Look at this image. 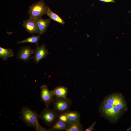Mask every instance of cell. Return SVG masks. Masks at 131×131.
I'll list each match as a JSON object with an SVG mask.
<instances>
[{
	"instance_id": "5",
	"label": "cell",
	"mask_w": 131,
	"mask_h": 131,
	"mask_svg": "<svg viewBox=\"0 0 131 131\" xmlns=\"http://www.w3.org/2000/svg\"><path fill=\"white\" fill-rule=\"evenodd\" d=\"M53 109L58 115L66 113L69 110L72 101L69 98L54 96L52 102Z\"/></svg>"
},
{
	"instance_id": "13",
	"label": "cell",
	"mask_w": 131,
	"mask_h": 131,
	"mask_svg": "<svg viewBox=\"0 0 131 131\" xmlns=\"http://www.w3.org/2000/svg\"><path fill=\"white\" fill-rule=\"evenodd\" d=\"M69 124L57 119L51 128L48 129V131H66Z\"/></svg>"
},
{
	"instance_id": "22",
	"label": "cell",
	"mask_w": 131,
	"mask_h": 131,
	"mask_svg": "<svg viewBox=\"0 0 131 131\" xmlns=\"http://www.w3.org/2000/svg\"><path fill=\"white\" fill-rule=\"evenodd\" d=\"M131 130V126L127 129V131H129L130 130Z\"/></svg>"
},
{
	"instance_id": "20",
	"label": "cell",
	"mask_w": 131,
	"mask_h": 131,
	"mask_svg": "<svg viewBox=\"0 0 131 131\" xmlns=\"http://www.w3.org/2000/svg\"><path fill=\"white\" fill-rule=\"evenodd\" d=\"M96 122H94L88 128L86 129L84 131H91L92 130H94L93 128L95 125Z\"/></svg>"
},
{
	"instance_id": "18",
	"label": "cell",
	"mask_w": 131,
	"mask_h": 131,
	"mask_svg": "<svg viewBox=\"0 0 131 131\" xmlns=\"http://www.w3.org/2000/svg\"><path fill=\"white\" fill-rule=\"evenodd\" d=\"M41 34L38 35H33L24 40L20 41L17 42V44L22 43H35L37 46H38V42L41 38Z\"/></svg>"
},
{
	"instance_id": "8",
	"label": "cell",
	"mask_w": 131,
	"mask_h": 131,
	"mask_svg": "<svg viewBox=\"0 0 131 131\" xmlns=\"http://www.w3.org/2000/svg\"><path fill=\"white\" fill-rule=\"evenodd\" d=\"M49 54L45 45L43 44L40 46H37L33 56L32 57L36 64H38L41 59L45 58Z\"/></svg>"
},
{
	"instance_id": "1",
	"label": "cell",
	"mask_w": 131,
	"mask_h": 131,
	"mask_svg": "<svg viewBox=\"0 0 131 131\" xmlns=\"http://www.w3.org/2000/svg\"><path fill=\"white\" fill-rule=\"evenodd\" d=\"M20 113L19 119L23 121L28 126L34 128L36 131H48V129L41 125L39 123V114L28 107L23 106Z\"/></svg>"
},
{
	"instance_id": "7",
	"label": "cell",
	"mask_w": 131,
	"mask_h": 131,
	"mask_svg": "<svg viewBox=\"0 0 131 131\" xmlns=\"http://www.w3.org/2000/svg\"><path fill=\"white\" fill-rule=\"evenodd\" d=\"M40 89V98L45 103L46 107L49 106L54 99V96L51 90H49L47 85H42Z\"/></svg>"
},
{
	"instance_id": "3",
	"label": "cell",
	"mask_w": 131,
	"mask_h": 131,
	"mask_svg": "<svg viewBox=\"0 0 131 131\" xmlns=\"http://www.w3.org/2000/svg\"><path fill=\"white\" fill-rule=\"evenodd\" d=\"M103 100L119 109L125 111L128 109L127 102L123 94L120 92H114L106 96Z\"/></svg>"
},
{
	"instance_id": "9",
	"label": "cell",
	"mask_w": 131,
	"mask_h": 131,
	"mask_svg": "<svg viewBox=\"0 0 131 131\" xmlns=\"http://www.w3.org/2000/svg\"><path fill=\"white\" fill-rule=\"evenodd\" d=\"M35 50L30 46H26L20 48L17 54L16 58L26 62L29 61L34 54Z\"/></svg>"
},
{
	"instance_id": "4",
	"label": "cell",
	"mask_w": 131,
	"mask_h": 131,
	"mask_svg": "<svg viewBox=\"0 0 131 131\" xmlns=\"http://www.w3.org/2000/svg\"><path fill=\"white\" fill-rule=\"evenodd\" d=\"M49 8L45 4L44 0H40L32 4L29 7L28 10L29 18L36 20L41 18L43 15L46 14Z\"/></svg>"
},
{
	"instance_id": "16",
	"label": "cell",
	"mask_w": 131,
	"mask_h": 131,
	"mask_svg": "<svg viewBox=\"0 0 131 131\" xmlns=\"http://www.w3.org/2000/svg\"><path fill=\"white\" fill-rule=\"evenodd\" d=\"M83 126L80 121L74 122L69 124L66 131H82Z\"/></svg>"
},
{
	"instance_id": "2",
	"label": "cell",
	"mask_w": 131,
	"mask_h": 131,
	"mask_svg": "<svg viewBox=\"0 0 131 131\" xmlns=\"http://www.w3.org/2000/svg\"><path fill=\"white\" fill-rule=\"evenodd\" d=\"M125 111L106 103L103 100L100 103L98 109L101 116L113 124L118 122Z\"/></svg>"
},
{
	"instance_id": "19",
	"label": "cell",
	"mask_w": 131,
	"mask_h": 131,
	"mask_svg": "<svg viewBox=\"0 0 131 131\" xmlns=\"http://www.w3.org/2000/svg\"><path fill=\"white\" fill-rule=\"evenodd\" d=\"M57 119L61 121L68 123L66 113L58 115Z\"/></svg>"
},
{
	"instance_id": "15",
	"label": "cell",
	"mask_w": 131,
	"mask_h": 131,
	"mask_svg": "<svg viewBox=\"0 0 131 131\" xmlns=\"http://www.w3.org/2000/svg\"><path fill=\"white\" fill-rule=\"evenodd\" d=\"M14 53L12 50L10 48H4L0 47V58L6 61L8 58L13 57Z\"/></svg>"
},
{
	"instance_id": "14",
	"label": "cell",
	"mask_w": 131,
	"mask_h": 131,
	"mask_svg": "<svg viewBox=\"0 0 131 131\" xmlns=\"http://www.w3.org/2000/svg\"><path fill=\"white\" fill-rule=\"evenodd\" d=\"M66 113L69 124L75 122L80 121L81 116L78 111L69 110Z\"/></svg>"
},
{
	"instance_id": "12",
	"label": "cell",
	"mask_w": 131,
	"mask_h": 131,
	"mask_svg": "<svg viewBox=\"0 0 131 131\" xmlns=\"http://www.w3.org/2000/svg\"><path fill=\"white\" fill-rule=\"evenodd\" d=\"M54 96L63 98H67L68 89L67 87L63 86H58L51 90Z\"/></svg>"
},
{
	"instance_id": "11",
	"label": "cell",
	"mask_w": 131,
	"mask_h": 131,
	"mask_svg": "<svg viewBox=\"0 0 131 131\" xmlns=\"http://www.w3.org/2000/svg\"><path fill=\"white\" fill-rule=\"evenodd\" d=\"M36 21L39 32V34H42L45 33L50 23V19H44L41 18L37 19Z\"/></svg>"
},
{
	"instance_id": "17",
	"label": "cell",
	"mask_w": 131,
	"mask_h": 131,
	"mask_svg": "<svg viewBox=\"0 0 131 131\" xmlns=\"http://www.w3.org/2000/svg\"><path fill=\"white\" fill-rule=\"evenodd\" d=\"M50 19L62 25L64 24L65 22L57 15L53 12L49 7L46 14Z\"/></svg>"
},
{
	"instance_id": "6",
	"label": "cell",
	"mask_w": 131,
	"mask_h": 131,
	"mask_svg": "<svg viewBox=\"0 0 131 131\" xmlns=\"http://www.w3.org/2000/svg\"><path fill=\"white\" fill-rule=\"evenodd\" d=\"M58 115L53 109L46 106L39 114V117L47 126L51 127L57 119Z\"/></svg>"
},
{
	"instance_id": "21",
	"label": "cell",
	"mask_w": 131,
	"mask_h": 131,
	"mask_svg": "<svg viewBox=\"0 0 131 131\" xmlns=\"http://www.w3.org/2000/svg\"><path fill=\"white\" fill-rule=\"evenodd\" d=\"M101 1L106 2H115V0H98Z\"/></svg>"
},
{
	"instance_id": "10",
	"label": "cell",
	"mask_w": 131,
	"mask_h": 131,
	"mask_svg": "<svg viewBox=\"0 0 131 131\" xmlns=\"http://www.w3.org/2000/svg\"><path fill=\"white\" fill-rule=\"evenodd\" d=\"M22 25L29 33L39 34L37 23L35 20L29 18L23 22Z\"/></svg>"
}]
</instances>
